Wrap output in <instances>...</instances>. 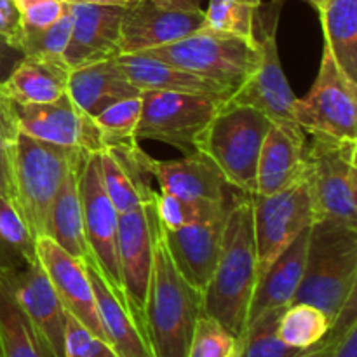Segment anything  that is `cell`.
<instances>
[{"mask_svg":"<svg viewBox=\"0 0 357 357\" xmlns=\"http://www.w3.org/2000/svg\"><path fill=\"white\" fill-rule=\"evenodd\" d=\"M253 206V232L257 246L258 279L278 260L279 255L314 223V206L309 181L274 195H250Z\"/></svg>","mask_w":357,"mask_h":357,"instance_id":"obj_10","label":"cell"},{"mask_svg":"<svg viewBox=\"0 0 357 357\" xmlns=\"http://www.w3.org/2000/svg\"><path fill=\"white\" fill-rule=\"evenodd\" d=\"M86 152L52 145L20 132L14 146V202L33 239L47 236L49 216L70 169Z\"/></svg>","mask_w":357,"mask_h":357,"instance_id":"obj_5","label":"cell"},{"mask_svg":"<svg viewBox=\"0 0 357 357\" xmlns=\"http://www.w3.org/2000/svg\"><path fill=\"white\" fill-rule=\"evenodd\" d=\"M7 286L31 323L38 328L58 357H63L66 310L63 309L38 258L0 268Z\"/></svg>","mask_w":357,"mask_h":357,"instance_id":"obj_18","label":"cell"},{"mask_svg":"<svg viewBox=\"0 0 357 357\" xmlns=\"http://www.w3.org/2000/svg\"><path fill=\"white\" fill-rule=\"evenodd\" d=\"M70 72L72 68L63 56L24 54L0 84V93L20 105L49 103L66 93Z\"/></svg>","mask_w":357,"mask_h":357,"instance_id":"obj_24","label":"cell"},{"mask_svg":"<svg viewBox=\"0 0 357 357\" xmlns=\"http://www.w3.org/2000/svg\"><path fill=\"white\" fill-rule=\"evenodd\" d=\"M305 135L298 124L272 122L258 157V195H274L305 176Z\"/></svg>","mask_w":357,"mask_h":357,"instance_id":"obj_20","label":"cell"},{"mask_svg":"<svg viewBox=\"0 0 357 357\" xmlns=\"http://www.w3.org/2000/svg\"><path fill=\"white\" fill-rule=\"evenodd\" d=\"M354 323H357V321H354ZM354 323L347 324V323H340V321H335V323L331 324L330 333L326 335V338H324L323 342H319V344L314 345V347L307 349V351L300 352V354L295 357H330L331 352H333L335 345H337V342L340 340L342 335H344L345 330Z\"/></svg>","mask_w":357,"mask_h":357,"instance_id":"obj_42","label":"cell"},{"mask_svg":"<svg viewBox=\"0 0 357 357\" xmlns=\"http://www.w3.org/2000/svg\"><path fill=\"white\" fill-rule=\"evenodd\" d=\"M271 124L261 112L227 101L199 135L195 152L208 157L234 190L255 195L258 157Z\"/></svg>","mask_w":357,"mask_h":357,"instance_id":"obj_4","label":"cell"},{"mask_svg":"<svg viewBox=\"0 0 357 357\" xmlns=\"http://www.w3.org/2000/svg\"><path fill=\"white\" fill-rule=\"evenodd\" d=\"M126 6L70 2L72 35L63 58L70 68L114 59L121 54V23Z\"/></svg>","mask_w":357,"mask_h":357,"instance_id":"obj_19","label":"cell"},{"mask_svg":"<svg viewBox=\"0 0 357 357\" xmlns=\"http://www.w3.org/2000/svg\"><path fill=\"white\" fill-rule=\"evenodd\" d=\"M68 2H82V3H101V6H129L138 0H68Z\"/></svg>","mask_w":357,"mask_h":357,"instance_id":"obj_46","label":"cell"},{"mask_svg":"<svg viewBox=\"0 0 357 357\" xmlns=\"http://www.w3.org/2000/svg\"><path fill=\"white\" fill-rule=\"evenodd\" d=\"M23 56L24 54L20 49H16L14 45H10L9 42L0 37V84L10 75V72L16 68L17 63L23 59Z\"/></svg>","mask_w":357,"mask_h":357,"instance_id":"obj_43","label":"cell"},{"mask_svg":"<svg viewBox=\"0 0 357 357\" xmlns=\"http://www.w3.org/2000/svg\"><path fill=\"white\" fill-rule=\"evenodd\" d=\"M232 357H237V349H236V352H234V356Z\"/></svg>","mask_w":357,"mask_h":357,"instance_id":"obj_49","label":"cell"},{"mask_svg":"<svg viewBox=\"0 0 357 357\" xmlns=\"http://www.w3.org/2000/svg\"><path fill=\"white\" fill-rule=\"evenodd\" d=\"M142 54L225 84L232 87L234 93L253 75L260 63L257 38L246 40L208 28H201L181 40L150 49Z\"/></svg>","mask_w":357,"mask_h":357,"instance_id":"obj_7","label":"cell"},{"mask_svg":"<svg viewBox=\"0 0 357 357\" xmlns=\"http://www.w3.org/2000/svg\"><path fill=\"white\" fill-rule=\"evenodd\" d=\"M333 321L309 303H291L282 310L278 323V337L286 345L307 351L326 338Z\"/></svg>","mask_w":357,"mask_h":357,"instance_id":"obj_31","label":"cell"},{"mask_svg":"<svg viewBox=\"0 0 357 357\" xmlns=\"http://www.w3.org/2000/svg\"><path fill=\"white\" fill-rule=\"evenodd\" d=\"M132 157L142 167L145 176H152L159 183V192L190 201H225L232 197L234 190L215 164L202 155L192 152L174 160H157L146 155L139 145L131 149Z\"/></svg>","mask_w":357,"mask_h":357,"instance_id":"obj_16","label":"cell"},{"mask_svg":"<svg viewBox=\"0 0 357 357\" xmlns=\"http://www.w3.org/2000/svg\"><path fill=\"white\" fill-rule=\"evenodd\" d=\"M309 230L307 229L305 232L300 234L257 281L248 310L246 328L264 314L275 309H284L293 303L305 268Z\"/></svg>","mask_w":357,"mask_h":357,"instance_id":"obj_23","label":"cell"},{"mask_svg":"<svg viewBox=\"0 0 357 357\" xmlns=\"http://www.w3.org/2000/svg\"><path fill=\"white\" fill-rule=\"evenodd\" d=\"M84 155L70 169L65 183L61 185L58 195H56L51 216H49L47 236L66 253L79 258L84 264H96L89 243H87L86 229H84L82 201H80L79 190V173Z\"/></svg>","mask_w":357,"mask_h":357,"instance_id":"obj_27","label":"cell"},{"mask_svg":"<svg viewBox=\"0 0 357 357\" xmlns=\"http://www.w3.org/2000/svg\"><path fill=\"white\" fill-rule=\"evenodd\" d=\"M295 122L307 132L357 142V82L335 61L328 45L305 98H296Z\"/></svg>","mask_w":357,"mask_h":357,"instance_id":"obj_9","label":"cell"},{"mask_svg":"<svg viewBox=\"0 0 357 357\" xmlns=\"http://www.w3.org/2000/svg\"><path fill=\"white\" fill-rule=\"evenodd\" d=\"M20 10L23 28L42 30L54 24L63 14L68 13V0H14Z\"/></svg>","mask_w":357,"mask_h":357,"instance_id":"obj_40","label":"cell"},{"mask_svg":"<svg viewBox=\"0 0 357 357\" xmlns=\"http://www.w3.org/2000/svg\"><path fill=\"white\" fill-rule=\"evenodd\" d=\"M258 281L251 197L237 192L223 227L222 250L211 279L202 291V314L239 340Z\"/></svg>","mask_w":357,"mask_h":357,"instance_id":"obj_1","label":"cell"},{"mask_svg":"<svg viewBox=\"0 0 357 357\" xmlns=\"http://www.w3.org/2000/svg\"><path fill=\"white\" fill-rule=\"evenodd\" d=\"M330 357H357V323L345 330Z\"/></svg>","mask_w":357,"mask_h":357,"instance_id":"obj_44","label":"cell"},{"mask_svg":"<svg viewBox=\"0 0 357 357\" xmlns=\"http://www.w3.org/2000/svg\"><path fill=\"white\" fill-rule=\"evenodd\" d=\"M107 342L119 357H153L146 335L128 305L112 291L96 264H86Z\"/></svg>","mask_w":357,"mask_h":357,"instance_id":"obj_25","label":"cell"},{"mask_svg":"<svg viewBox=\"0 0 357 357\" xmlns=\"http://www.w3.org/2000/svg\"><path fill=\"white\" fill-rule=\"evenodd\" d=\"M225 220L194 223L176 230H166L162 227L174 265L185 281L199 291H204L218 261Z\"/></svg>","mask_w":357,"mask_h":357,"instance_id":"obj_21","label":"cell"},{"mask_svg":"<svg viewBox=\"0 0 357 357\" xmlns=\"http://www.w3.org/2000/svg\"><path fill=\"white\" fill-rule=\"evenodd\" d=\"M162 6L176 7V9H202V0H155Z\"/></svg>","mask_w":357,"mask_h":357,"instance_id":"obj_45","label":"cell"},{"mask_svg":"<svg viewBox=\"0 0 357 357\" xmlns=\"http://www.w3.org/2000/svg\"><path fill=\"white\" fill-rule=\"evenodd\" d=\"M357 289V229L314 222L309 230L305 268L293 303H309L331 321Z\"/></svg>","mask_w":357,"mask_h":357,"instance_id":"obj_3","label":"cell"},{"mask_svg":"<svg viewBox=\"0 0 357 357\" xmlns=\"http://www.w3.org/2000/svg\"><path fill=\"white\" fill-rule=\"evenodd\" d=\"M159 225L155 192L143 206L119 215L117 248L126 302L129 312L132 314L145 335L146 295H149V282L152 274L153 244H155Z\"/></svg>","mask_w":357,"mask_h":357,"instance_id":"obj_11","label":"cell"},{"mask_svg":"<svg viewBox=\"0 0 357 357\" xmlns=\"http://www.w3.org/2000/svg\"><path fill=\"white\" fill-rule=\"evenodd\" d=\"M119 68L122 70L129 82L143 93V91H169V93L185 94H206V96L230 98L234 94L232 87L222 82L195 75L183 68L169 65L162 59L135 52V54H119L115 58Z\"/></svg>","mask_w":357,"mask_h":357,"instance_id":"obj_22","label":"cell"},{"mask_svg":"<svg viewBox=\"0 0 357 357\" xmlns=\"http://www.w3.org/2000/svg\"><path fill=\"white\" fill-rule=\"evenodd\" d=\"M20 132L52 145L100 153L107 146L93 115L73 103L68 93L49 103L20 105L10 101Z\"/></svg>","mask_w":357,"mask_h":357,"instance_id":"obj_13","label":"cell"},{"mask_svg":"<svg viewBox=\"0 0 357 357\" xmlns=\"http://www.w3.org/2000/svg\"><path fill=\"white\" fill-rule=\"evenodd\" d=\"M201 314L202 291L180 274L159 225L145 307V330L153 357H187Z\"/></svg>","mask_w":357,"mask_h":357,"instance_id":"obj_2","label":"cell"},{"mask_svg":"<svg viewBox=\"0 0 357 357\" xmlns=\"http://www.w3.org/2000/svg\"><path fill=\"white\" fill-rule=\"evenodd\" d=\"M357 142L312 135L305 146V178L314 222L357 229Z\"/></svg>","mask_w":357,"mask_h":357,"instance_id":"obj_6","label":"cell"},{"mask_svg":"<svg viewBox=\"0 0 357 357\" xmlns=\"http://www.w3.org/2000/svg\"><path fill=\"white\" fill-rule=\"evenodd\" d=\"M66 93L93 117L117 101L142 94L122 73L115 58L72 68Z\"/></svg>","mask_w":357,"mask_h":357,"instance_id":"obj_26","label":"cell"},{"mask_svg":"<svg viewBox=\"0 0 357 357\" xmlns=\"http://www.w3.org/2000/svg\"><path fill=\"white\" fill-rule=\"evenodd\" d=\"M0 352L2 357H58L31 323L0 274Z\"/></svg>","mask_w":357,"mask_h":357,"instance_id":"obj_29","label":"cell"},{"mask_svg":"<svg viewBox=\"0 0 357 357\" xmlns=\"http://www.w3.org/2000/svg\"><path fill=\"white\" fill-rule=\"evenodd\" d=\"M236 194L225 201L215 202L190 201V199H180L169 194H162V192H155V206L160 225L166 230H176L194 225V223L216 222V220L227 218Z\"/></svg>","mask_w":357,"mask_h":357,"instance_id":"obj_32","label":"cell"},{"mask_svg":"<svg viewBox=\"0 0 357 357\" xmlns=\"http://www.w3.org/2000/svg\"><path fill=\"white\" fill-rule=\"evenodd\" d=\"M17 135H20V129L14 119L10 101L0 93V194L7 195L13 201V157Z\"/></svg>","mask_w":357,"mask_h":357,"instance_id":"obj_38","label":"cell"},{"mask_svg":"<svg viewBox=\"0 0 357 357\" xmlns=\"http://www.w3.org/2000/svg\"><path fill=\"white\" fill-rule=\"evenodd\" d=\"M131 149L117 146L98 153L101 185L119 215L139 208L153 195L152 187L143 180L145 173L132 157Z\"/></svg>","mask_w":357,"mask_h":357,"instance_id":"obj_28","label":"cell"},{"mask_svg":"<svg viewBox=\"0 0 357 357\" xmlns=\"http://www.w3.org/2000/svg\"><path fill=\"white\" fill-rule=\"evenodd\" d=\"M317 13L324 45L345 75L357 82V0H326Z\"/></svg>","mask_w":357,"mask_h":357,"instance_id":"obj_30","label":"cell"},{"mask_svg":"<svg viewBox=\"0 0 357 357\" xmlns=\"http://www.w3.org/2000/svg\"><path fill=\"white\" fill-rule=\"evenodd\" d=\"M35 253L66 314L75 317L91 333L107 340L86 264L66 253L49 236L35 239Z\"/></svg>","mask_w":357,"mask_h":357,"instance_id":"obj_17","label":"cell"},{"mask_svg":"<svg viewBox=\"0 0 357 357\" xmlns=\"http://www.w3.org/2000/svg\"><path fill=\"white\" fill-rule=\"evenodd\" d=\"M258 9L241 0H209L208 9L204 10V28L255 40Z\"/></svg>","mask_w":357,"mask_h":357,"instance_id":"obj_35","label":"cell"},{"mask_svg":"<svg viewBox=\"0 0 357 357\" xmlns=\"http://www.w3.org/2000/svg\"><path fill=\"white\" fill-rule=\"evenodd\" d=\"M0 37L21 51L23 21L14 0H0Z\"/></svg>","mask_w":357,"mask_h":357,"instance_id":"obj_41","label":"cell"},{"mask_svg":"<svg viewBox=\"0 0 357 357\" xmlns=\"http://www.w3.org/2000/svg\"><path fill=\"white\" fill-rule=\"evenodd\" d=\"M284 309L264 314L244 330L237 340V357H295L303 352L289 347L278 337V323Z\"/></svg>","mask_w":357,"mask_h":357,"instance_id":"obj_34","label":"cell"},{"mask_svg":"<svg viewBox=\"0 0 357 357\" xmlns=\"http://www.w3.org/2000/svg\"><path fill=\"white\" fill-rule=\"evenodd\" d=\"M72 13L63 14L54 24L42 30H30L23 28L21 38V52L23 54H40V56H63L72 35Z\"/></svg>","mask_w":357,"mask_h":357,"instance_id":"obj_37","label":"cell"},{"mask_svg":"<svg viewBox=\"0 0 357 357\" xmlns=\"http://www.w3.org/2000/svg\"><path fill=\"white\" fill-rule=\"evenodd\" d=\"M275 30L278 10L275 14H271V21L267 26H261L260 33L255 30V38L260 47V63L253 75L239 89H236L229 101L261 112L274 124H296V96L282 70Z\"/></svg>","mask_w":357,"mask_h":357,"instance_id":"obj_14","label":"cell"},{"mask_svg":"<svg viewBox=\"0 0 357 357\" xmlns=\"http://www.w3.org/2000/svg\"><path fill=\"white\" fill-rule=\"evenodd\" d=\"M79 190L82 201L84 229L93 257L103 274L105 281L110 284L112 291L128 305L122 286L121 261H119L117 230L119 213L108 195L105 194L100 178L98 153H86L79 173ZM129 309V307H128Z\"/></svg>","mask_w":357,"mask_h":357,"instance_id":"obj_12","label":"cell"},{"mask_svg":"<svg viewBox=\"0 0 357 357\" xmlns=\"http://www.w3.org/2000/svg\"><path fill=\"white\" fill-rule=\"evenodd\" d=\"M241 2H244V3H248V6H253V7H260V3H261V0H241Z\"/></svg>","mask_w":357,"mask_h":357,"instance_id":"obj_48","label":"cell"},{"mask_svg":"<svg viewBox=\"0 0 357 357\" xmlns=\"http://www.w3.org/2000/svg\"><path fill=\"white\" fill-rule=\"evenodd\" d=\"M63 357H119L103 338L91 333L75 317L66 314Z\"/></svg>","mask_w":357,"mask_h":357,"instance_id":"obj_39","label":"cell"},{"mask_svg":"<svg viewBox=\"0 0 357 357\" xmlns=\"http://www.w3.org/2000/svg\"><path fill=\"white\" fill-rule=\"evenodd\" d=\"M275 2H282V0H275ZM305 2L309 3V6H312L316 10H319L321 7L324 6V2H326V0H305Z\"/></svg>","mask_w":357,"mask_h":357,"instance_id":"obj_47","label":"cell"},{"mask_svg":"<svg viewBox=\"0 0 357 357\" xmlns=\"http://www.w3.org/2000/svg\"><path fill=\"white\" fill-rule=\"evenodd\" d=\"M204 28V9H176L155 0H138L124 7L121 54L146 52L181 40Z\"/></svg>","mask_w":357,"mask_h":357,"instance_id":"obj_15","label":"cell"},{"mask_svg":"<svg viewBox=\"0 0 357 357\" xmlns=\"http://www.w3.org/2000/svg\"><path fill=\"white\" fill-rule=\"evenodd\" d=\"M142 101V117L136 129V139L166 143L187 155L195 152L199 135L208 128L229 98L143 91Z\"/></svg>","mask_w":357,"mask_h":357,"instance_id":"obj_8","label":"cell"},{"mask_svg":"<svg viewBox=\"0 0 357 357\" xmlns=\"http://www.w3.org/2000/svg\"><path fill=\"white\" fill-rule=\"evenodd\" d=\"M142 94L117 101L112 107L105 108L94 115L98 128H100L103 143L107 149L117 146H136V129L142 117Z\"/></svg>","mask_w":357,"mask_h":357,"instance_id":"obj_33","label":"cell"},{"mask_svg":"<svg viewBox=\"0 0 357 357\" xmlns=\"http://www.w3.org/2000/svg\"><path fill=\"white\" fill-rule=\"evenodd\" d=\"M236 349L237 338L215 319L201 314L187 357H232Z\"/></svg>","mask_w":357,"mask_h":357,"instance_id":"obj_36","label":"cell"},{"mask_svg":"<svg viewBox=\"0 0 357 357\" xmlns=\"http://www.w3.org/2000/svg\"><path fill=\"white\" fill-rule=\"evenodd\" d=\"M0 357H2V352H0Z\"/></svg>","mask_w":357,"mask_h":357,"instance_id":"obj_50","label":"cell"}]
</instances>
